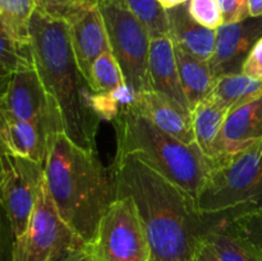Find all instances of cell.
Wrapping results in <instances>:
<instances>
[{"mask_svg":"<svg viewBox=\"0 0 262 261\" xmlns=\"http://www.w3.org/2000/svg\"><path fill=\"white\" fill-rule=\"evenodd\" d=\"M117 197L135 201L151 248V261H197L210 224L196 200L133 155L117 154Z\"/></svg>","mask_w":262,"mask_h":261,"instance_id":"obj_1","label":"cell"},{"mask_svg":"<svg viewBox=\"0 0 262 261\" xmlns=\"http://www.w3.org/2000/svg\"><path fill=\"white\" fill-rule=\"evenodd\" d=\"M30 32L36 68L58 105L64 133L81 147L96 151L101 118L95 107V94L77 64L68 23L36 9Z\"/></svg>","mask_w":262,"mask_h":261,"instance_id":"obj_2","label":"cell"},{"mask_svg":"<svg viewBox=\"0 0 262 261\" xmlns=\"http://www.w3.org/2000/svg\"><path fill=\"white\" fill-rule=\"evenodd\" d=\"M43 169L59 214L89 245L117 199L114 169L105 168L96 151L78 146L63 130L51 135Z\"/></svg>","mask_w":262,"mask_h":261,"instance_id":"obj_3","label":"cell"},{"mask_svg":"<svg viewBox=\"0 0 262 261\" xmlns=\"http://www.w3.org/2000/svg\"><path fill=\"white\" fill-rule=\"evenodd\" d=\"M117 154L133 155L197 199L214 165L197 143L187 145L146 119L132 102L120 107L114 119Z\"/></svg>","mask_w":262,"mask_h":261,"instance_id":"obj_4","label":"cell"},{"mask_svg":"<svg viewBox=\"0 0 262 261\" xmlns=\"http://www.w3.org/2000/svg\"><path fill=\"white\" fill-rule=\"evenodd\" d=\"M196 205L207 223L262 212V141L234 155L215 159Z\"/></svg>","mask_w":262,"mask_h":261,"instance_id":"obj_5","label":"cell"},{"mask_svg":"<svg viewBox=\"0 0 262 261\" xmlns=\"http://www.w3.org/2000/svg\"><path fill=\"white\" fill-rule=\"evenodd\" d=\"M86 245L60 216L43 179L25 233L10 245L9 261H58Z\"/></svg>","mask_w":262,"mask_h":261,"instance_id":"obj_6","label":"cell"},{"mask_svg":"<svg viewBox=\"0 0 262 261\" xmlns=\"http://www.w3.org/2000/svg\"><path fill=\"white\" fill-rule=\"evenodd\" d=\"M104 17L112 53L127 86L135 95L151 90L148 78L151 36L125 0H97Z\"/></svg>","mask_w":262,"mask_h":261,"instance_id":"obj_7","label":"cell"},{"mask_svg":"<svg viewBox=\"0 0 262 261\" xmlns=\"http://www.w3.org/2000/svg\"><path fill=\"white\" fill-rule=\"evenodd\" d=\"M96 261H151V248L129 196H118L100 220L89 243Z\"/></svg>","mask_w":262,"mask_h":261,"instance_id":"obj_8","label":"cell"},{"mask_svg":"<svg viewBox=\"0 0 262 261\" xmlns=\"http://www.w3.org/2000/svg\"><path fill=\"white\" fill-rule=\"evenodd\" d=\"M0 176L2 206L12 245L27 228L45 179V169L37 161L2 151Z\"/></svg>","mask_w":262,"mask_h":261,"instance_id":"obj_9","label":"cell"},{"mask_svg":"<svg viewBox=\"0 0 262 261\" xmlns=\"http://www.w3.org/2000/svg\"><path fill=\"white\" fill-rule=\"evenodd\" d=\"M2 81L0 113L3 118L48 122L63 128L58 105L46 91L36 64L17 69Z\"/></svg>","mask_w":262,"mask_h":261,"instance_id":"obj_10","label":"cell"},{"mask_svg":"<svg viewBox=\"0 0 262 261\" xmlns=\"http://www.w3.org/2000/svg\"><path fill=\"white\" fill-rule=\"evenodd\" d=\"M261 37L262 15L220 26L216 30L214 54L209 60L215 78L242 73L246 59Z\"/></svg>","mask_w":262,"mask_h":261,"instance_id":"obj_11","label":"cell"},{"mask_svg":"<svg viewBox=\"0 0 262 261\" xmlns=\"http://www.w3.org/2000/svg\"><path fill=\"white\" fill-rule=\"evenodd\" d=\"M67 23L77 64L89 82L95 60L106 51H112L97 0L86 3L67 19Z\"/></svg>","mask_w":262,"mask_h":261,"instance_id":"obj_12","label":"cell"},{"mask_svg":"<svg viewBox=\"0 0 262 261\" xmlns=\"http://www.w3.org/2000/svg\"><path fill=\"white\" fill-rule=\"evenodd\" d=\"M262 141V94L229 110L215 142L214 160L234 155Z\"/></svg>","mask_w":262,"mask_h":261,"instance_id":"obj_13","label":"cell"},{"mask_svg":"<svg viewBox=\"0 0 262 261\" xmlns=\"http://www.w3.org/2000/svg\"><path fill=\"white\" fill-rule=\"evenodd\" d=\"M136 109L168 135L187 145L196 143L192 113L155 90L140 92L132 101Z\"/></svg>","mask_w":262,"mask_h":261,"instance_id":"obj_14","label":"cell"},{"mask_svg":"<svg viewBox=\"0 0 262 261\" xmlns=\"http://www.w3.org/2000/svg\"><path fill=\"white\" fill-rule=\"evenodd\" d=\"M58 130H63V128L53 123L2 117L0 137L3 151L31 159L43 165L51 135Z\"/></svg>","mask_w":262,"mask_h":261,"instance_id":"obj_15","label":"cell"},{"mask_svg":"<svg viewBox=\"0 0 262 261\" xmlns=\"http://www.w3.org/2000/svg\"><path fill=\"white\" fill-rule=\"evenodd\" d=\"M148 78L151 90L166 95L182 107L191 112L182 87L176 50L170 36H163L151 40Z\"/></svg>","mask_w":262,"mask_h":261,"instance_id":"obj_16","label":"cell"},{"mask_svg":"<svg viewBox=\"0 0 262 261\" xmlns=\"http://www.w3.org/2000/svg\"><path fill=\"white\" fill-rule=\"evenodd\" d=\"M187 3L166 10L169 36L179 48L202 60L209 61L215 50L216 30H210L197 23L189 14Z\"/></svg>","mask_w":262,"mask_h":261,"instance_id":"obj_17","label":"cell"},{"mask_svg":"<svg viewBox=\"0 0 262 261\" xmlns=\"http://www.w3.org/2000/svg\"><path fill=\"white\" fill-rule=\"evenodd\" d=\"M174 50H176L182 87L192 112L200 101L211 95L216 83V78L212 73L209 61L192 55L176 44H174Z\"/></svg>","mask_w":262,"mask_h":261,"instance_id":"obj_18","label":"cell"},{"mask_svg":"<svg viewBox=\"0 0 262 261\" xmlns=\"http://www.w3.org/2000/svg\"><path fill=\"white\" fill-rule=\"evenodd\" d=\"M207 245L219 261H262V251L223 223H209Z\"/></svg>","mask_w":262,"mask_h":261,"instance_id":"obj_19","label":"cell"},{"mask_svg":"<svg viewBox=\"0 0 262 261\" xmlns=\"http://www.w3.org/2000/svg\"><path fill=\"white\" fill-rule=\"evenodd\" d=\"M196 143L207 158L214 160V147L229 110L212 96H207L192 110Z\"/></svg>","mask_w":262,"mask_h":261,"instance_id":"obj_20","label":"cell"},{"mask_svg":"<svg viewBox=\"0 0 262 261\" xmlns=\"http://www.w3.org/2000/svg\"><path fill=\"white\" fill-rule=\"evenodd\" d=\"M262 94V81L245 73L225 74L216 79L210 96L232 110Z\"/></svg>","mask_w":262,"mask_h":261,"instance_id":"obj_21","label":"cell"},{"mask_svg":"<svg viewBox=\"0 0 262 261\" xmlns=\"http://www.w3.org/2000/svg\"><path fill=\"white\" fill-rule=\"evenodd\" d=\"M89 84L92 92L100 96H119L130 91L122 68L112 51H106L95 60Z\"/></svg>","mask_w":262,"mask_h":261,"instance_id":"obj_22","label":"cell"},{"mask_svg":"<svg viewBox=\"0 0 262 261\" xmlns=\"http://www.w3.org/2000/svg\"><path fill=\"white\" fill-rule=\"evenodd\" d=\"M36 9V0H0V31L20 42H31V18Z\"/></svg>","mask_w":262,"mask_h":261,"instance_id":"obj_23","label":"cell"},{"mask_svg":"<svg viewBox=\"0 0 262 261\" xmlns=\"http://www.w3.org/2000/svg\"><path fill=\"white\" fill-rule=\"evenodd\" d=\"M125 3L148 31L151 40L169 36L168 12L159 0H125Z\"/></svg>","mask_w":262,"mask_h":261,"instance_id":"obj_24","label":"cell"},{"mask_svg":"<svg viewBox=\"0 0 262 261\" xmlns=\"http://www.w3.org/2000/svg\"><path fill=\"white\" fill-rule=\"evenodd\" d=\"M0 40H2V49H0L2 79L7 78L9 74L23 67L35 66L32 44L14 40L3 31H0Z\"/></svg>","mask_w":262,"mask_h":261,"instance_id":"obj_25","label":"cell"},{"mask_svg":"<svg viewBox=\"0 0 262 261\" xmlns=\"http://www.w3.org/2000/svg\"><path fill=\"white\" fill-rule=\"evenodd\" d=\"M187 4L191 17L204 27L217 30L224 25L219 0H188Z\"/></svg>","mask_w":262,"mask_h":261,"instance_id":"obj_26","label":"cell"},{"mask_svg":"<svg viewBox=\"0 0 262 261\" xmlns=\"http://www.w3.org/2000/svg\"><path fill=\"white\" fill-rule=\"evenodd\" d=\"M219 223L227 224L228 227L247 238L250 242H252L256 247L262 251V212L246 215V216L237 217V219L229 220V222Z\"/></svg>","mask_w":262,"mask_h":261,"instance_id":"obj_27","label":"cell"},{"mask_svg":"<svg viewBox=\"0 0 262 261\" xmlns=\"http://www.w3.org/2000/svg\"><path fill=\"white\" fill-rule=\"evenodd\" d=\"M89 2L91 0H36V5L45 14L67 20Z\"/></svg>","mask_w":262,"mask_h":261,"instance_id":"obj_28","label":"cell"},{"mask_svg":"<svg viewBox=\"0 0 262 261\" xmlns=\"http://www.w3.org/2000/svg\"><path fill=\"white\" fill-rule=\"evenodd\" d=\"M224 23H235L247 19L250 15L248 0H219Z\"/></svg>","mask_w":262,"mask_h":261,"instance_id":"obj_29","label":"cell"},{"mask_svg":"<svg viewBox=\"0 0 262 261\" xmlns=\"http://www.w3.org/2000/svg\"><path fill=\"white\" fill-rule=\"evenodd\" d=\"M242 73L262 81V37L256 42L248 58L246 59Z\"/></svg>","mask_w":262,"mask_h":261,"instance_id":"obj_30","label":"cell"},{"mask_svg":"<svg viewBox=\"0 0 262 261\" xmlns=\"http://www.w3.org/2000/svg\"><path fill=\"white\" fill-rule=\"evenodd\" d=\"M58 261H96L95 260L94 255H92L91 250L89 248V246H84V247L79 248V250L72 251L68 255H66L64 257H61Z\"/></svg>","mask_w":262,"mask_h":261,"instance_id":"obj_31","label":"cell"},{"mask_svg":"<svg viewBox=\"0 0 262 261\" xmlns=\"http://www.w3.org/2000/svg\"><path fill=\"white\" fill-rule=\"evenodd\" d=\"M197 261H219L216 256L214 255L211 248H210V246L206 243V241H204L201 248H200L199 255H197Z\"/></svg>","mask_w":262,"mask_h":261,"instance_id":"obj_32","label":"cell"},{"mask_svg":"<svg viewBox=\"0 0 262 261\" xmlns=\"http://www.w3.org/2000/svg\"><path fill=\"white\" fill-rule=\"evenodd\" d=\"M251 17H261L262 15V0H248Z\"/></svg>","mask_w":262,"mask_h":261,"instance_id":"obj_33","label":"cell"},{"mask_svg":"<svg viewBox=\"0 0 262 261\" xmlns=\"http://www.w3.org/2000/svg\"><path fill=\"white\" fill-rule=\"evenodd\" d=\"M187 2H188V0H159V3H160V4L163 5L166 10L171 9V8L178 7V5L184 4V3H187Z\"/></svg>","mask_w":262,"mask_h":261,"instance_id":"obj_34","label":"cell"}]
</instances>
